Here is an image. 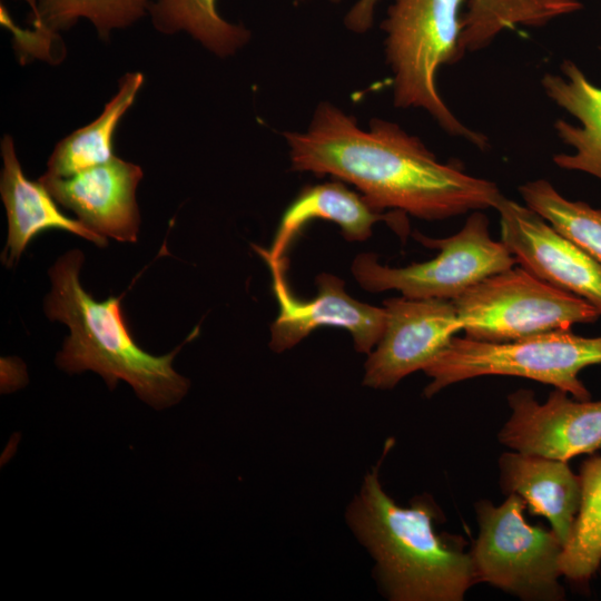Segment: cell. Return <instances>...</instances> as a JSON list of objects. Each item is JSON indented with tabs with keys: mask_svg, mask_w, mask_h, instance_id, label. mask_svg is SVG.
<instances>
[{
	"mask_svg": "<svg viewBox=\"0 0 601 601\" xmlns=\"http://www.w3.org/2000/svg\"><path fill=\"white\" fill-rule=\"evenodd\" d=\"M144 82L145 77L139 71L121 76L117 92L105 105L101 114L90 124L58 141L48 159L45 174L66 178L114 158L116 129L134 105Z\"/></svg>",
	"mask_w": 601,
	"mask_h": 601,
	"instance_id": "18",
	"label": "cell"
},
{
	"mask_svg": "<svg viewBox=\"0 0 601 601\" xmlns=\"http://www.w3.org/2000/svg\"><path fill=\"white\" fill-rule=\"evenodd\" d=\"M0 150L3 162L0 195L8 219V238L1 255L4 265H14L38 234L51 229L78 235L98 247L108 245L107 237L93 231L79 219L62 214L41 183L26 177L10 135L6 134L1 138Z\"/></svg>",
	"mask_w": 601,
	"mask_h": 601,
	"instance_id": "15",
	"label": "cell"
},
{
	"mask_svg": "<svg viewBox=\"0 0 601 601\" xmlns=\"http://www.w3.org/2000/svg\"><path fill=\"white\" fill-rule=\"evenodd\" d=\"M518 494L494 505L475 504L479 534L471 553L476 582H486L524 600H562L559 583L563 545L553 531L526 522Z\"/></svg>",
	"mask_w": 601,
	"mask_h": 601,
	"instance_id": "8",
	"label": "cell"
},
{
	"mask_svg": "<svg viewBox=\"0 0 601 601\" xmlns=\"http://www.w3.org/2000/svg\"><path fill=\"white\" fill-rule=\"evenodd\" d=\"M464 0H393L382 28L386 60L393 73L394 105L421 108L453 137L480 149L485 135L465 126L446 106L437 89V70L460 60Z\"/></svg>",
	"mask_w": 601,
	"mask_h": 601,
	"instance_id": "4",
	"label": "cell"
},
{
	"mask_svg": "<svg viewBox=\"0 0 601 601\" xmlns=\"http://www.w3.org/2000/svg\"><path fill=\"white\" fill-rule=\"evenodd\" d=\"M148 16L160 33H187L219 58L235 55L250 39L243 24L225 20L217 0H151Z\"/></svg>",
	"mask_w": 601,
	"mask_h": 601,
	"instance_id": "20",
	"label": "cell"
},
{
	"mask_svg": "<svg viewBox=\"0 0 601 601\" xmlns=\"http://www.w3.org/2000/svg\"><path fill=\"white\" fill-rule=\"evenodd\" d=\"M142 176L138 165L115 156L70 177L43 174L38 181L93 231L135 243L140 225L136 190Z\"/></svg>",
	"mask_w": 601,
	"mask_h": 601,
	"instance_id": "13",
	"label": "cell"
},
{
	"mask_svg": "<svg viewBox=\"0 0 601 601\" xmlns=\"http://www.w3.org/2000/svg\"><path fill=\"white\" fill-rule=\"evenodd\" d=\"M554 388L542 404L526 388L508 396L511 415L499 441L513 451L568 462L601 449V400H578Z\"/></svg>",
	"mask_w": 601,
	"mask_h": 601,
	"instance_id": "10",
	"label": "cell"
},
{
	"mask_svg": "<svg viewBox=\"0 0 601 601\" xmlns=\"http://www.w3.org/2000/svg\"><path fill=\"white\" fill-rule=\"evenodd\" d=\"M292 169L354 185L376 209L425 220L495 208L497 185L441 162L397 124L372 119L366 129L331 102H321L305 131H286Z\"/></svg>",
	"mask_w": 601,
	"mask_h": 601,
	"instance_id": "1",
	"label": "cell"
},
{
	"mask_svg": "<svg viewBox=\"0 0 601 601\" xmlns=\"http://www.w3.org/2000/svg\"><path fill=\"white\" fill-rule=\"evenodd\" d=\"M581 502L572 534L560 556L562 575L589 580L601 564V455L582 465Z\"/></svg>",
	"mask_w": 601,
	"mask_h": 601,
	"instance_id": "22",
	"label": "cell"
},
{
	"mask_svg": "<svg viewBox=\"0 0 601 601\" xmlns=\"http://www.w3.org/2000/svg\"><path fill=\"white\" fill-rule=\"evenodd\" d=\"M489 226L486 215L475 210L450 237L432 238L414 233L422 245L440 250L434 258L388 267L380 264L375 254L363 253L353 260L352 274L371 293L396 289L410 298L454 300L482 279L518 264L505 245L492 238Z\"/></svg>",
	"mask_w": 601,
	"mask_h": 601,
	"instance_id": "6",
	"label": "cell"
},
{
	"mask_svg": "<svg viewBox=\"0 0 601 601\" xmlns=\"http://www.w3.org/2000/svg\"><path fill=\"white\" fill-rule=\"evenodd\" d=\"M383 334L365 363L363 384L391 390L405 376L424 370L462 331L453 300L387 298Z\"/></svg>",
	"mask_w": 601,
	"mask_h": 601,
	"instance_id": "9",
	"label": "cell"
},
{
	"mask_svg": "<svg viewBox=\"0 0 601 601\" xmlns=\"http://www.w3.org/2000/svg\"><path fill=\"white\" fill-rule=\"evenodd\" d=\"M561 73H545L541 86L545 96L574 117L579 125L558 119V138L572 148L552 157L561 169L580 171L601 180V87L589 80L581 68L565 59Z\"/></svg>",
	"mask_w": 601,
	"mask_h": 601,
	"instance_id": "17",
	"label": "cell"
},
{
	"mask_svg": "<svg viewBox=\"0 0 601 601\" xmlns=\"http://www.w3.org/2000/svg\"><path fill=\"white\" fill-rule=\"evenodd\" d=\"M378 466L365 475L347 519L376 561L384 591L396 601H462L476 583L471 553L435 532L437 509L430 499L397 505L380 482Z\"/></svg>",
	"mask_w": 601,
	"mask_h": 601,
	"instance_id": "3",
	"label": "cell"
},
{
	"mask_svg": "<svg viewBox=\"0 0 601 601\" xmlns=\"http://www.w3.org/2000/svg\"><path fill=\"white\" fill-rule=\"evenodd\" d=\"M85 256L71 249L49 269L51 289L45 298L50 321L65 323L70 334L57 354V365L69 374L93 371L114 390L122 380L137 396L161 410L178 403L189 388V381L173 367V361L185 343L173 352L155 356L145 352L127 326L120 297L98 302L79 280Z\"/></svg>",
	"mask_w": 601,
	"mask_h": 601,
	"instance_id": "2",
	"label": "cell"
},
{
	"mask_svg": "<svg viewBox=\"0 0 601 601\" xmlns=\"http://www.w3.org/2000/svg\"><path fill=\"white\" fill-rule=\"evenodd\" d=\"M377 2L378 0H358L347 12L345 26L354 32L367 31L372 27Z\"/></svg>",
	"mask_w": 601,
	"mask_h": 601,
	"instance_id": "24",
	"label": "cell"
},
{
	"mask_svg": "<svg viewBox=\"0 0 601 601\" xmlns=\"http://www.w3.org/2000/svg\"><path fill=\"white\" fill-rule=\"evenodd\" d=\"M501 242L521 267L543 282L590 303L601 315V264L536 211L502 197Z\"/></svg>",
	"mask_w": 601,
	"mask_h": 601,
	"instance_id": "11",
	"label": "cell"
},
{
	"mask_svg": "<svg viewBox=\"0 0 601 601\" xmlns=\"http://www.w3.org/2000/svg\"><path fill=\"white\" fill-rule=\"evenodd\" d=\"M525 205L601 264V209L570 200L545 179L519 186Z\"/></svg>",
	"mask_w": 601,
	"mask_h": 601,
	"instance_id": "23",
	"label": "cell"
},
{
	"mask_svg": "<svg viewBox=\"0 0 601 601\" xmlns=\"http://www.w3.org/2000/svg\"><path fill=\"white\" fill-rule=\"evenodd\" d=\"M601 364V336L584 337L571 329H556L511 342L493 343L454 336L423 370L431 378L424 395L485 375L530 378L562 390L578 400L591 394L580 372Z\"/></svg>",
	"mask_w": 601,
	"mask_h": 601,
	"instance_id": "5",
	"label": "cell"
},
{
	"mask_svg": "<svg viewBox=\"0 0 601 601\" xmlns=\"http://www.w3.org/2000/svg\"><path fill=\"white\" fill-rule=\"evenodd\" d=\"M500 483L506 494H518L534 515L544 516L564 546L581 502V479L565 461L521 452L499 460Z\"/></svg>",
	"mask_w": 601,
	"mask_h": 601,
	"instance_id": "16",
	"label": "cell"
},
{
	"mask_svg": "<svg viewBox=\"0 0 601 601\" xmlns=\"http://www.w3.org/2000/svg\"><path fill=\"white\" fill-rule=\"evenodd\" d=\"M279 312L270 326L269 347L280 353L289 349L321 326L345 328L357 352L370 354L385 326L384 307L353 298L339 277L322 273L316 277L317 295L307 302L297 299L285 279V262L267 263Z\"/></svg>",
	"mask_w": 601,
	"mask_h": 601,
	"instance_id": "12",
	"label": "cell"
},
{
	"mask_svg": "<svg viewBox=\"0 0 601 601\" xmlns=\"http://www.w3.org/2000/svg\"><path fill=\"white\" fill-rule=\"evenodd\" d=\"M453 303L465 336L493 343L571 329L601 316L583 298L543 282L521 266L482 279Z\"/></svg>",
	"mask_w": 601,
	"mask_h": 601,
	"instance_id": "7",
	"label": "cell"
},
{
	"mask_svg": "<svg viewBox=\"0 0 601 601\" xmlns=\"http://www.w3.org/2000/svg\"><path fill=\"white\" fill-rule=\"evenodd\" d=\"M314 219L335 223L345 239L363 242L372 235L373 226L386 221L402 237L408 226L405 213L383 214L338 181L307 186L290 203L282 216L269 249L254 246L266 263L285 262L288 246L300 229Z\"/></svg>",
	"mask_w": 601,
	"mask_h": 601,
	"instance_id": "14",
	"label": "cell"
},
{
	"mask_svg": "<svg viewBox=\"0 0 601 601\" xmlns=\"http://www.w3.org/2000/svg\"><path fill=\"white\" fill-rule=\"evenodd\" d=\"M582 7L580 0H469L462 16L461 48L464 53L482 50L504 30L542 27Z\"/></svg>",
	"mask_w": 601,
	"mask_h": 601,
	"instance_id": "19",
	"label": "cell"
},
{
	"mask_svg": "<svg viewBox=\"0 0 601 601\" xmlns=\"http://www.w3.org/2000/svg\"><path fill=\"white\" fill-rule=\"evenodd\" d=\"M28 22L36 29L58 36L80 19H87L100 40L109 41L115 30L126 29L148 16L151 0H26Z\"/></svg>",
	"mask_w": 601,
	"mask_h": 601,
	"instance_id": "21",
	"label": "cell"
}]
</instances>
